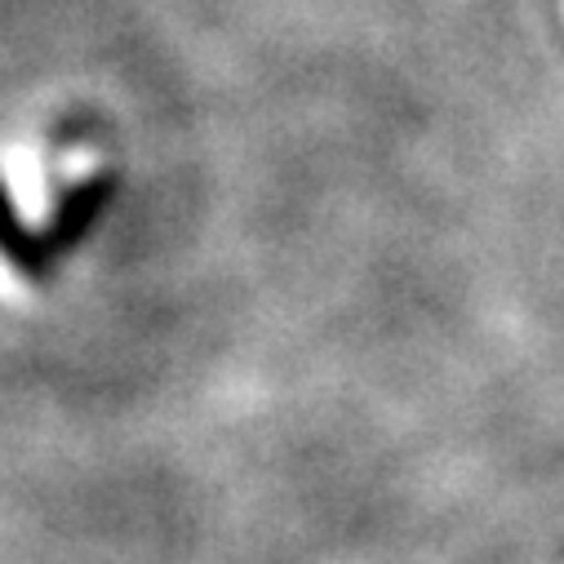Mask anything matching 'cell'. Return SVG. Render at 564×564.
<instances>
[{
  "label": "cell",
  "instance_id": "cell-2",
  "mask_svg": "<svg viewBox=\"0 0 564 564\" xmlns=\"http://www.w3.org/2000/svg\"><path fill=\"white\" fill-rule=\"evenodd\" d=\"M0 258H6L23 280H32V285H45L50 280V245H45V236H36L19 218L6 187H0Z\"/></svg>",
  "mask_w": 564,
  "mask_h": 564
},
{
  "label": "cell",
  "instance_id": "cell-1",
  "mask_svg": "<svg viewBox=\"0 0 564 564\" xmlns=\"http://www.w3.org/2000/svg\"><path fill=\"white\" fill-rule=\"evenodd\" d=\"M116 196V174H89L80 178L76 187H67V196L58 200V209L50 214V227H45V245L50 253H63V249H76L89 227L98 223V214L107 209V200Z\"/></svg>",
  "mask_w": 564,
  "mask_h": 564
}]
</instances>
